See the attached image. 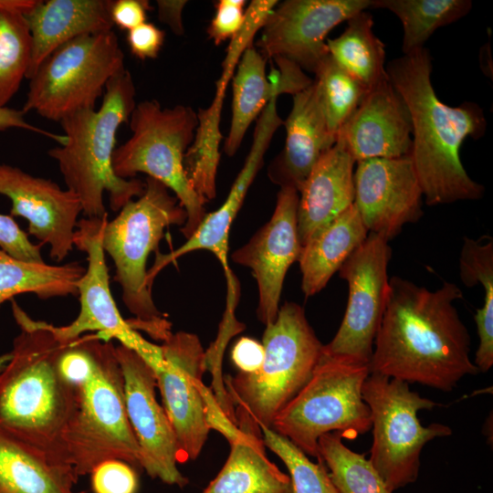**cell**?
Here are the masks:
<instances>
[{
	"label": "cell",
	"instance_id": "6da1fadb",
	"mask_svg": "<svg viewBox=\"0 0 493 493\" xmlns=\"http://www.w3.org/2000/svg\"><path fill=\"white\" fill-rule=\"evenodd\" d=\"M462 298L452 282L430 290L392 277L370 373L443 392L477 374L479 371L470 359V335L455 306Z\"/></svg>",
	"mask_w": 493,
	"mask_h": 493
},
{
	"label": "cell",
	"instance_id": "7a4b0ae2",
	"mask_svg": "<svg viewBox=\"0 0 493 493\" xmlns=\"http://www.w3.org/2000/svg\"><path fill=\"white\" fill-rule=\"evenodd\" d=\"M385 69L410 113L411 156L425 203L482 198L484 186L467 174L459 153L467 137L477 140L485 134L482 108L469 101L450 107L437 98L431 82L432 58L425 47L390 61Z\"/></svg>",
	"mask_w": 493,
	"mask_h": 493
},
{
	"label": "cell",
	"instance_id": "3957f363",
	"mask_svg": "<svg viewBox=\"0 0 493 493\" xmlns=\"http://www.w3.org/2000/svg\"><path fill=\"white\" fill-rule=\"evenodd\" d=\"M12 310L20 333L0 372V428L53 463L72 467L64 436L74 410V390L58 367L64 343L55 337L52 324L33 320L15 300Z\"/></svg>",
	"mask_w": 493,
	"mask_h": 493
},
{
	"label": "cell",
	"instance_id": "277c9868",
	"mask_svg": "<svg viewBox=\"0 0 493 493\" xmlns=\"http://www.w3.org/2000/svg\"><path fill=\"white\" fill-rule=\"evenodd\" d=\"M58 367L74 390V410L64 442L78 477L89 474L109 459L141 467L139 446L126 412L123 375L112 341L87 333L64 343Z\"/></svg>",
	"mask_w": 493,
	"mask_h": 493
},
{
	"label": "cell",
	"instance_id": "5b68a950",
	"mask_svg": "<svg viewBox=\"0 0 493 493\" xmlns=\"http://www.w3.org/2000/svg\"><path fill=\"white\" fill-rule=\"evenodd\" d=\"M135 96L132 77L125 68L106 85L99 110H82L59 122L67 142L47 151L57 162L67 189L79 197L86 218L108 215L105 192L111 210L117 212L144 190L143 181L121 178L112 167L117 131L129 121L137 104Z\"/></svg>",
	"mask_w": 493,
	"mask_h": 493
},
{
	"label": "cell",
	"instance_id": "8992f818",
	"mask_svg": "<svg viewBox=\"0 0 493 493\" xmlns=\"http://www.w3.org/2000/svg\"><path fill=\"white\" fill-rule=\"evenodd\" d=\"M144 183L142 194L105 224L102 247L114 263L123 303L134 317L128 320L131 327L164 341L172 333V324L152 299L146 283V263L152 252H158L164 229L183 226L187 214L164 184L151 177Z\"/></svg>",
	"mask_w": 493,
	"mask_h": 493
},
{
	"label": "cell",
	"instance_id": "52a82bcc",
	"mask_svg": "<svg viewBox=\"0 0 493 493\" xmlns=\"http://www.w3.org/2000/svg\"><path fill=\"white\" fill-rule=\"evenodd\" d=\"M261 343L265 354L260 368L226 375L224 384L234 408L245 410L259 427L271 428L278 413L310 379L323 344L295 302L279 307Z\"/></svg>",
	"mask_w": 493,
	"mask_h": 493
},
{
	"label": "cell",
	"instance_id": "ba28073f",
	"mask_svg": "<svg viewBox=\"0 0 493 493\" xmlns=\"http://www.w3.org/2000/svg\"><path fill=\"white\" fill-rule=\"evenodd\" d=\"M128 122L131 135L113 152L115 174L131 179L142 173L164 184L186 211L181 233L189 238L206 215L184 168V156L198 124L197 113L190 106L163 108L157 100H147L136 104Z\"/></svg>",
	"mask_w": 493,
	"mask_h": 493
},
{
	"label": "cell",
	"instance_id": "9c48e42d",
	"mask_svg": "<svg viewBox=\"0 0 493 493\" xmlns=\"http://www.w3.org/2000/svg\"><path fill=\"white\" fill-rule=\"evenodd\" d=\"M369 364L323 352L308 383L278 413L272 429L304 454L319 459L318 440L331 432L351 439L372 428L362 398Z\"/></svg>",
	"mask_w": 493,
	"mask_h": 493
},
{
	"label": "cell",
	"instance_id": "30bf717a",
	"mask_svg": "<svg viewBox=\"0 0 493 493\" xmlns=\"http://www.w3.org/2000/svg\"><path fill=\"white\" fill-rule=\"evenodd\" d=\"M124 69L113 30L78 37L41 63L29 79L21 110L60 122L77 111L93 110L108 82Z\"/></svg>",
	"mask_w": 493,
	"mask_h": 493
},
{
	"label": "cell",
	"instance_id": "8fae6325",
	"mask_svg": "<svg viewBox=\"0 0 493 493\" xmlns=\"http://www.w3.org/2000/svg\"><path fill=\"white\" fill-rule=\"evenodd\" d=\"M362 394L372 419L370 462L392 492L415 482L425 444L452 434L446 425L424 426L418 419L419 411L438 404L410 390L404 381L376 373L369 374Z\"/></svg>",
	"mask_w": 493,
	"mask_h": 493
},
{
	"label": "cell",
	"instance_id": "7c38bea8",
	"mask_svg": "<svg viewBox=\"0 0 493 493\" xmlns=\"http://www.w3.org/2000/svg\"><path fill=\"white\" fill-rule=\"evenodd\" d=\"M161 346L162 361L152 367L163 407L185 461L200 455L211 430L209 413L220 408L204 383L205 351L196 334L171 333Z\"/></svg>",
	"mask_w": 493,
	"mask_h": 493
},
{
	"label": "cell",
	"instance_id": "4fadbf2b",
	"mask_svg": "<svg viewBox=\"0 0 493 493\" xmlns=\"http://www.w3.org/2000/svg\"><path fill=\"white\" fill-rule=\"evenodd\" d=\"M388 242L369 233L340 267L339 276L348 283V302L337 333L323 344L324 354L370 364L389 291L392 249Z\"/></svg>",
	"mask_w": 493,
	"mask_h": 493
},
{
	"label": "cell",
	"instance_id": "5bb4252c",
	"mask_svg": "<svg viewBox=\"0 0 493 493\" xmlns=\"http://www.w3.org/2000/svg\"><path fill=\"white\" fill-rule=\"evenodd\" d=\"M108 215L102 218H81L74 233V246L87 255L88 267L77 283L80 310L68 325L54 326L55 337L69 342L88 332L107 341L117 340L136 351L149 364L162 359L161 346L153 344L124 320L110 288V278L102 247V233Z\"/></svg>",
	"mask_w": 493,
	"mask_h": 493
},
{
	"label": "cell",
	"instance_id": "9a60e30c",
	"mask_svg": "<svg viewBox=\"0 0 493 493\" xmlns=\"http://www.w3.org/2000/svg\"><path fill=\"white\" fill-rule=\"evenodd\" d=\"M124 384L126 412L140 449V467L152 478L184 488L189 479L178 469L185 462L173 426L156 398L152 367L134 350L115 346Z\"/></svg>",
	"mask_w": 493,
	"mask_h": 493
},
{
	"label": "cell",
	"instance_id": "2e32d148",
	"mask_svg": "<svg viewBox=\"0 0 493 493\" xmlns=\"http://www.w3.org/2000/svg\"><path fill=\"white\" fill-rule=\"evenodd\" d=\"M368 7L370 0L284 1L264 23L257 50L267 59L285 58L314 74L330 55L329 32Z\"/></svg>",
	"mask_w": 493,
	"mask_h": 493
},
{
	"label": "cell",
	"instance_id": "e0dca14e",
	"mask_svg": "<svg viewBox=\"0 0 493 493\" xmlns=\"http://www.w3.org/2000/svg\"><path fill=\"white\" fill-rule=\"evenodd\" d=\"M354 202L369 233L394 238L424 215L423 192L411 154L357 162Z\"/></svg>",
	"mask_w": 493,
	"mask_h": 493
},
{
	"label": "cell",
	"instance_id": "ac0fdd59",
	"mask_svg": "<svg viewBox=\"0 0 493 493\" xmlns=\"http://www.w3.org/2000/svg\"><path fill=\"white\" fill-rule=\"evenodd\" d=\"M298 205L299 192L281 187L269 221L231 255L233 262L252 271L258 290L257 315L266 326L278 316L286 274L300 255Z\"/></svg>",
	"mask_w": 493,
	"mask_h": 493
},
{
	"label": "cell",
	"instance_id": "d6986e66",
	"mask_svg": "<svg viewBox=\"0 0 493 493\" xmlns=\"http://www.w3.org/2000/svg\"><path fill=\"white\" fill-rule=\"evenodd\" d=\"M283 124L284 121L278 113L276 103L269 102L258 116L251 148L225 202L215 211L205 215L194 234L182 246L167 254L156 253L154 264L147 271L146 277V283L151 289L155 277L167 265L192 251L205 249L212 252L221 263L229 294L236 292L235 278L228 266L229 230L251 184L262 167L264 155L274 133Z\"/></svg>",
	"mask_w": 493,
	"mask_h": 493
},
{
	"label": "cell",
	"instance_id": "ffe728a7",
	"mask_svg": "<svg viewBox=\"0 0 493 493\" xmlns=\"http://www.w3.org/2000/svg\"><path fill=\"white\" fill-rule=\"evenodd\" d=\"M0 194L11 201L10 215L26 219L28 234L49 246L53 259L62 261L68 256L81 213L74 193L50 179L0 163Z\"/></svg>",
	"mask_w": 493,
	"mask_h": 493
},
{
	"label": "cell",
	"instance_id": "44dd1931",
	"mask_svg": "<svg viewBox=\"0 0 493 493\" xmlns=\"http://www.w3.org/2000/svg\"><path fill=\"white\" fill-rule=\"evenodd\" d=\"M336 141L342 143L356 163L411 154L410 113L389 79L366 93L337 133Z\"/></svg>",
	"mask_w": 493,
	"mask_h": 493
},
{
	"label": "cell",
	"instance_id": "7402d4cb",
	"mask_svg": "<svg viewBox=\"0 0 493 493\" xmlns=\"http://www.w3.org/2000/svg\"><path fill=\"white\" fill-rule=\"evenodd\" d=\"M273 59L278 69L267 77V59L250 45L237 64L232 78L231 124L223 149L229 157L237 152L252 121L271 99L283 93L295 95L313 81L297 64L281 58Z\"/></svg>",
	"mask_w": 493,
	"mask_h": 493
},
{
	"label": "cell",
	"instance_id": "603a6c76",
	"mask_svg": "<svg viewBox=\"0 0 493 493\" xmlns=\"http://www.w3.org/2000/svg\"><path fill=\"white\" fill-rule=\"evenodd\" d=\"M236 425L227 422L220 432L230 444L229 456L202 493H292L288 474L266 454L259 425L242 408L235 407Z\"/></svg>",
	"mask_w": 493,
	"mask_h": 493
},
{
	"label": "cell",
	"instance_id": "cb8c5ba5",
	"mask_svg": "<svg viewBox=\"0 0 493 493\" xmlns=\"http://www.w3.org/2000/svg\"><path fill=\"white\" fill-rule=\"evenodd\" d=\"M286 142L267 168L270 181L281 187L302 188L311 170L335 142L330 134L314 81L293 95L284 121Z\"/></svg>",
	"mask_w": 493,
	"mask_h": 493
},
{
	"label": "cell",
	"instance_id": "d4e9b609",
	"mask_svg": "<svg viewBox=\"0 0 493 493\" xmlns=\"http://www.w3.org/2000/svg\"><path fill=\"white\" fill-rule=\"evenodd\" d=\"M356 162L338 141L319 159L299 192L298 235L302 246L354 202Z\"/></svg>",
	"mask_w": 493,
	"mask_h": 493
},
{
	"label": "cell",
	"instance_id": "484cf974",
	"mask_svg": "<svg viewBox=\"0 0 493 493\" xmlns=\"http://www.w3.org/2000/svg\"><path fill=\"white\" fill-rule=\"evenodd\" d=\"M110 0H37L25 13L31 58L26 78L58 47L78 37L112 30Z\"/></svg>",
	"mask_w": 493,
	"mask_h": 493
},
{
	"label": "cell",
	"instance_id": "4316f807",
	"mask_svg": "<svg viewBox=\"0 0 493 493\" xmlns=\"http://www.w3.org/2000/svg\"><path fill=\"white\" fill-rule=\"evenodd\" d=\"M369 232L352 204L302 246L299 257L306 298L321 291Z\"/></svg>",
	"mask_w": 493,
	"mask_h": 493
},
{
	"label": "cell",
	"instance_id": "83f0119b",
	"mask_svg": "<svg viewBox=\"0 0 493 493\" xmlns=\"http://www.w3.org/2000/svg\"><path fill=\"white\" fill-rule=\"evenodd\" d=\"M78 475L0 428V493H76Z\"/></svg>",
	"mask_w": 493,
	"mask_h": 493
},
{
	"label": "cell",
	"instance_id": "f1b7e54d",
	"mask_svg": "<svg viewBox=\"0 0 493 493\" xmlns=\"http://www.w3.org/2000/svg\"><path fill=\"white\" fill-rule=\"evenodd\" d=\"M372 27V16L364 10L347 20L341 35L326 41L333 60L367 90L389 79L384 45Z\"/></svg>",
	"mask_w": 493,
	"mask_h": 493
},
{
	"label": "cell",
	"instance_id": "f546056e",
	"mask_svg": "<svg viewBox=\"0 0 493 493\" xmlns=\"http://www.w3.org/2000/svg\"><path fill=\"white\" fill-rule=\"evenodd\" d=\"M85 269L77 262L62 266L26 262L0 249V305L22 293L43 299L78 296L77 283Z\"/></svg>",
	"mask_w": 493,
	"mask_h": 493
},
{
	"label": "cell",
	"instance_id": "4dcf8cb0",
	"mask_svg": "<svg viewBox=\"0 0 493 493\" xmlns=\"http://www.w3.org/2000/svg\"><path fill=\"white\" fill-rule=\"evenodd\" d=\"M37 0H0V108H5L26 78L31 37L25 13Z\"/></svg>",
	"mask_w": 493,
	"mask_h": 493
},
{
	"label": "cell",
	"instance_id": "1f68e13d",
	"mask_svg": "<svg viewBox=\"0 0 493 493\" xmlns=\"http://www.w3.org/2000/svg\"><path fill=\"white\" fill-rule=\"evenodd\" d=\"M472 5L470 0H370V7L387 9L402 22L404 55L424 47L437 28L461 19Z\"/></svg>",
	"mask_w": 493,
	"mask_h": 493
},
{
	"label": "cell",
	"instance_id": "d6a6232c",
	"mask_svg": "<svg viewBox=\"0 0 493 493\" xmlns=\"http://www.w3.org/2000/svg\"><path fill=\"white\" fill-rule=\"evenodd\" d=\"M339 432L318 440L319 459L325 464L339 493H393L364 454L347 447Z\"/></svg>",
	"mask_w": 493,
	"mask_h": 493
},
{
	"label": "cell",
	"instance_id": "836d02e7",
	"mask_svg": "<svg viewBox=\"0 0 493 493\" xmlns=\"http://www.w3.org/2000/svg\"><path fill=\"white\" fill-rule=\"evenodd\" d=\"M313 80L330 134L335 139L356 110L367 90L329 55L314 72Z\"/></svg>",
	"mask_w": 493,
	"mask_h": 493
},
{
	"label": "cell",
	"instance_id": "e575fe53",
	"mask_svg": "<svg viewBox=\"0 0 493 493\" xmlns=\"http://www.w3.org/2000/svg\"><path fill=\"white\" fill-rule=\"evenodd\" d=\"M265 446L285 464L292 493H339L321 459L311 461L288 438L267 427H260Z\"/></svg>",
	"mask_w": 493,
	"mask_h": 493
},
{
	"label": "cell",
	"instance_id": "d590c367",
	"mask_svg": "<svg viewBox=\"0 0 493 493\" xmlns=\"http://www.w3.org/2000/svg\"><path fill=\"white\" fill-rule=\"evenodd\" d=\"M89 474L93 493H136L138 490L137 473L125 461H102Z\"/></svg>",
	"mask_w": 493,
	"mask_h": 493
},
{
	"label": "cell",
	"instance_id": "8d00e7d4",
	"mask_svg": "<svg viewBox=\"0 0 493 493\" xmlns=\"http://www.w3.org/2000/svg\"><path fill=\"white\" fill-rule=\"evenodd\" d=\"M0 247L18 260L45 262L41 255V246L33 244L13 217L3 214H0Z\"/></svg>",
	"mask_w": 493,
	"mask_h": 493
},
{
	"label": "cell",
	"instance_id": "74e56055",
	"mask_svg": "<svg viewBox=\"0 0 493 493\" xmlns=\"http://www.w3.org/2000/svg\"><path fill=\"white\" fill-rule=\"evenodd\" d=\"M245 0H220L215 5V14L207 28L215 45L231 39L241 28L244 20Z\"/></svg>",
	"mask_w": 493,
	"mask_h": 493
},
{
	"label": "cell",
	"instance_id": "f35d334b",
	"mask_svg": "<svg viewBox=\"0 0 493 493\" xmlns=\"http://www.w3.org/2000/svg\"><path fill=\"white\" fill-rule=\"evenodd\" d=\"M164 39V31L148 22L128 31L127 34V42L131 54L141 60L156 58Z\"/></svg>",
	"mask_w": 493,
	"mask_h": 493
},
{
	"label": "cell",
	"instance_id": "ab89813d",
	"mask_svg": "<svg viewBox=\"0 0 493 493\" xmlns=\"http://www.w3.org/2000/svg\"><path fill=\"white\" fill-rule=\"evenodd\" d=\"M151 5L146 0L111 1L110 16L113 26L130 31L146 22Z\"/></svg>",
	"mask_w": 493,
	"mask_h": 493
},
{
	"label": "cell",
	"instance_id": "60d3db41",
	"mask_svg": "<svg viewBox=\"0 0 493 493\" xmlns=\"http://www.w3.org/2000/svg\"><path fill=\"white\" fill-rule=\"evenodd\" d=\"M264 354L262 343L248 337H242L234 345L231 359L239 372L250 373L260 368Z\"/></svg>",
	"mask_w": 493,
	"mask_h": 493
},
{
	"label": "cell",
	"instance_id": "b9f144b4",
	"mask_svg": "<svg viewBox=\"0 0 493 493\" xmlns=\"http://www.w3.org/2000/svg\"><path fill=\"white\" fill-rule=\"evenodd\" d=\"M8 129H22L36 132L56 141L59 145H62L67 142L66 135L52 133L26 121L25 113L22 110H14L8 107L0 108V131Z\"/></svg>",
	"mask_w": 493,
	"mask_h": 493
},
{
	"label": "cell",
	"instance_id": "7bdbcfd3",
	"mask_svg": "<svg viewBox=\"0 0 493 493\" xmlns=\"http://www.w3.org/2000/svg\"><path fill=\"white\" fill-rule=\"evenodd\" d=\"M156 4L159 20L166 24L174 34L183 35L184 30L182 14L187 1L158 0Z\"/></svg>",
	"mask_w": 493,
	"mask_h": 493
}]
</instances>
